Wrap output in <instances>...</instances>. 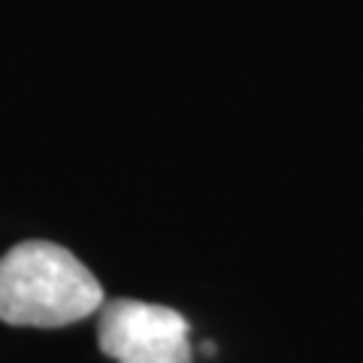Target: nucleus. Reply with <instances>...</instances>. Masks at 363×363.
Instances as JSON below:
<instances>
[{
  "mask_svg": "<svg viewBox=\"0 0 363 363\" xmlns=\"http://www.w3.org/2000/svg\"><path fill=\"white\" fill-rule=\"evenodd\" d=\"M106 303L104 285L70 248L25 240L0 257V321L13 327H67Z\"/></svg>",
  "mask_w": 363,
  "mask_h": 363,
  "instance_id": "f257e3e1",
  "label": "nucleus"
},
{
  "mask_svg": "<svg viewBox=\"0 0 363 363\" xmlns=\"http://www.w3.org/2000/svg\"><path fill=\"white\" fill-rule=\"evenodd\" d=\"M97 345L116 363H194L185 315L128 297L97 309Z\"/></svg>",
  "mask_w": 363,
  "mask_h": 363,
  "instance_id": "f03ea898",
  "label": "nucleus"
}]
</instances>
